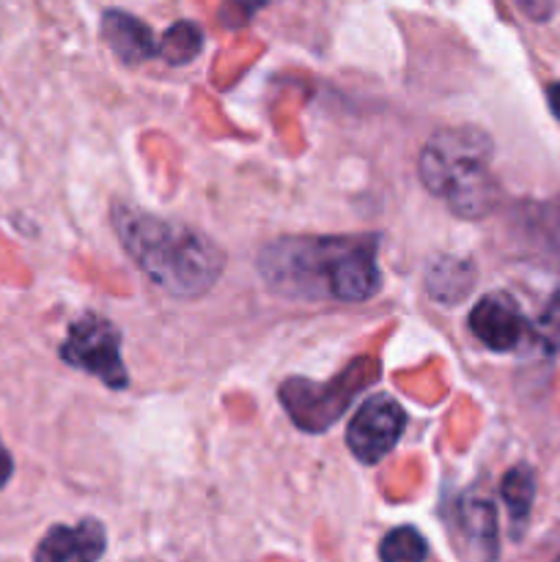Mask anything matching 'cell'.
<instances>
[{"mask_svg": "<svg viewBox=\"0 0 560 562\" xmlns=\"http://www.w3.org/2000/svg\"><path fill=\"white\" fill-rule=\"evenodd\" d=\"M264 280L285 296L366 302L382 289L373 239H280L261 252Z\"/></svg>", "mask_w": 560, "mask_h": 562, "instance_id": "1", "label": "cell"}, {"mask_svg": "<svg viewBox=\"0 0 560 562\" xmlns=\"http://www.w3.org/2000/svg\"><path fill=\"white\" fill-rule=\"evenodd\" d=\"M113 223L132 261L168 294L190 300L217 283L225 256L201 231L135 206H115Z\"/></svg>", "mask_w": 560, "mask_h": 562, "instance_id": "2", "label": "cell"}, {"mask_svg": "<svg viewBox=\"0 0 560 562\" xmlns=\"http://www.w3.org/2000/svg\"><path fill=\"white\" fill-rule=\"evenodd\" d=\"M492 140L475 126H456L428 137L421 154V179L461 217H481L497 201L489 173Z\"/></svg>", "mask_w": 560, "mask_h": 562, "instance_id": "3", "label": "cell"}, {"mask_svg": "<svg viewBox=\"0 0 560 562\" xmlns=\"http://www.w3.org/2000/svg\"><path fill=\"white\" fill-rule=\"evenodd\" d=\"M60 357L69 362L71 368L91 373L99 382H104L113 390H124L130 382L124 360H121V335L108 318L86 313L71 324L69 335H66L64 346H60Z\"/></svg>", "mask_w": 560, "mask_h": 562, "instance_id": "4", "label": "cell"}, {"mask_svg": "<svg viewBox=\"0 0 560 562\" xmlns=\"http://www.w3.org/2000/svg\"><path fill=\"white\" fill-rule=\"evenodd\" d=\"M404 426L406 415L399 401L390 395H373L351 417L346 428V442L362 464H377L399 445Z\"/></svg>", "mask_w": 560, "mask_h": 562, "instance_id": "5", "label": "cell"}, {"mask_svg": "<svg viewBox=\"0 0 560 562\" xmlns=\"http://www.w3.org/2000/svg\"><path fill=\"white\" fill-rule=\"evenodd\" d=\"M470 329L483 346L494 351L519 349L527 335V322L519 305L505 294H489L472 307Z\"/></svg>", "mask_w": 560, "mask_h": 562, "instance_id": "6", "label": "cell"}, {"mask_svg": "<svg viewBox=\"0 0 560 562\" xmlns=\"http://www.w3.org/2000/svg\"><path fill=\"white\" fill-rule=\"evenodd\" d=\"M104 554V527L86 519L75 527H53L36 549V560L91 562Z\"/></svg>", "mask_w": 560, "mask_h": 562, "instance_id": "7", "label": "cell"}, {"mask_svg": "<svg viewBox=\"0 0 560 562\" xmlns=\"http://www.w3.org/2000/svg\"><path fill=\"white\" fill-rule=\"evenodd\" d=\"M102 36L124 64H141L157 53L152 27L143 25L137 16L126 14V11H108L102 16Z\"/></svg>", "mask_w": 560, "mask_h": 562, "instance_id": "8", "label": "cell"}, {"mask_svg": "<svg viewBox=\"0 0 560 562\" xmlns=\"http://www.w3.org/2000/svg\"><path fill=\"white\" fill-rule=\"evenodd\" d=\"M201 44H203L201 27L192 25V22H179V25H173L168 33H165L157 53L163 55L168 64L181 66V64H190V60L201 53Z\"/></svg>", "mask_w": 560, "mask_h": 562, "instance_id": "9", "label": "cell"}, {"mask_svg": "<svg viewBox=\"0 0 560 562\" xmlns=\"http://www.w3.org/2000/svg\"><path fill=\"white\" fill-rule=\"evenodd\" d=\"M533 494H536V477L527 467H516L505 475L503 481V499L508 505V514L514 525L527 521V514L533 508Z\"/></svg>", "mask_w": 560, "mask_h": 562, "instance_id": "10", "label": "cell"}, {"mask_svg": "<svg viewBox=\"0 0 560 562\" xmlns=\"http://www.w3.org/2000/svg\"><path fill=\"white\" fill-rule=\"evenodd\" d=\"M379 558L388 562H421L428 558V547L421 532L412 530V527H399V530L384 536Z\"/></svg>", "mask_w": 560, "mask_h": 562, "instance_id": "11", "label": "cell"}, {"mask_svg": "<svg viewBox=\"0 0 560 562\" xmlns=\"http://www.w3.org/2000/svg\"><path fill=\"white\" fill-rule=\"evenodd\" d=\"M538 228H541L544 241L560 256V198L541 209V214H538Z\"/></svg>", "mask_w": 560, "mask_h": 562, "instance_id": "12", "label": "cell"}, {"mask_svg": "<svg viewBox=\"0 0 560 562\" xmlns=\"http://www.w3.org/2000/svg\"><path fill=\"white\" fill-rule=\"evenodd\" d=\"M11 470H14V464H11V456H9V450L3 448V442H0V486H5V481L11 477Z\"/></svg>", "mask_w": 560, "mask_h": 562, "instance_id": "13", "label": "cell"}, {"mask_svg": "<svg viewBox=\"0 0 560 562\" xmlns=\"http://www.w3.org/2000/svg\"><path fill=\"white\" fill-rule=\"evenodd\" d=\"M547 99H549V110L555 113V119L560 121V82H552L547 88Z\"/></svg>", "mask_w": 560, "mask_h": 562, "instance_id": "14", "label": "cell"}]
</instances>
